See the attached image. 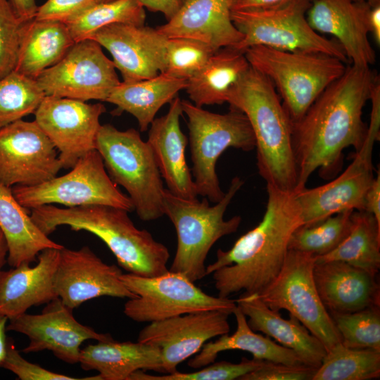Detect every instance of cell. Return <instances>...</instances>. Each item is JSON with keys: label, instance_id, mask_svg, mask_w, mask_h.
Segmentation results:
<instances>
[{"label": "cell", "instance_id": "cell-48", "mask_svg": "<svg viewBox=\"0 0 380 380\" xmlns=\"http://www.w3.org/2000/svg\"><path fill=\"white\" fill-rule=\"evenodd\" d=\"M16 15L23 20L34 19L38 6L35 0H8Z\"/></svg>", "mask_w": 380, "mask_h": 380}, {"label": "cell", "instance_id": "cell-10", "mask_svg": "<svg viewBox=\"0 0 380 380\" xmlns=\"http://www.w3.org/2000/svg\"><path fill=\"white\" fill-rule=\"evenodd\" d=\"M125 286L137 297L128 299L124 314L137 322H153L188 313L221 310L230 315L236 300L210 296L185 275L168 270L154 277L131 273L120 275Z\"/></svg>", "mask_w": 380, "mask_h": 380}, {"label": "cell", "instance_id": "cell-53", "mask_svg": "<svg viewBox=\"0 0 380 380\" xmlns=\"http://www.w3.org/2000/svg\"><path fill=\"white\" fill-rule=\"evenodd\" d=\"M113 0H95L96 3H101V2H108Z\"/></svg>", "mask_w": 380, "mask_h": 380}, {"label": "cell", "instance_id": "cell-5", "mask_svg": "<svg viewBox=\"0 0 380 380\" xmlns=\"http://www.w3.org/2000/svg\"><path fill=\"white\" fill-rule=\"evenodd\" d=\"M243 185L242 179L234 177L224 197L213 205L206 198L201 201L186 199L165 190L164 215L173 224L177 239L170 271L181 273L193 282L206 276L205 262L210 248L220 238L236 232L240 226L241 216L229 220H224V216Z\"/></svg>", "mask_w": 380, "mask_h": 380}, {"label": "cell", "instance_id": "cell-43", "mask_svg": "<svg viewBox=\"0 0 380 380\" xmlns=\"http://www.w3.org/2000/svg\"><path fill=\"white\" fill-rule=\"evenodd\" d=\"M317 369L305 364L265 361L261 367L246 374L240 380H312Z\"/></svg>", "mask_w": 380, "mask_h": 380}, {"label": "cell", "instance_id": "cell-41", "mask_svg": "<svg viewBox=\"0 0 380 380\" xmlns=\"http://www.w3.org/2000/svg\"><path fill=\"white\" fill-rule=\"evenodd\" d=\"M28 21L16 15L8 0H0V79L15 68Z\"/></svg>", "mask_w": 380, "mask_h": 380}, {"label": "cell", "instance_id": "cell-44", "mask_svg": "<svg viewBox=\"0 0 380 380\" xmlns=\"http://www.w3.org/2000/svg\"><path fill=\"white\" fill-rule=\"evenodd\" d=\"M96 3L95 0H47L38 6L34 19L65 23Z\"/></svg>", "mask_w": 380, "mask_h": 380}, {"label": "cell", "instance_id": "cell-29", "mask_svg": "<svg viewBox=\"0 0 380 380\" xmlns=\"http://www.w3.org/2000/svg\"><path fill=\"white\" fill-rule=\"evenodd\" d=\"M75 43L65 23L27 22L14 70L32 79L58 63Z\"/></svg>", "mask_w": 380, "mask_h": 380}, {"label": "cell", "instance_id": "cell-2", "mask_svg": "<svg viewBox=\"0 0 380 380\" xmlns=\"http://www.w3.org/2000/svg\"><path fill=\"white\" fill-rule=\"evenodd\" d=\"M267 202L261 221L227 251L218 249L206 267L218 296L243 291L260 293L277 276L289 251L293 232L303 225L294 193L267 185Z\"/></svg>", "mask_w": 380, "mask_h": 380}, {"label": "cell", "instance_id": "cell-9", "mask_svg": "<svg viewBox=\"0 0 380 380\" xmlns=\"http://www.w3.org/2000/svg\"><path fill=\"white\" fill-rule=\"evenodd\" d=\"M311 2L290 0L270 9L232 11V20L243 36L234 48L243 52L260 45L282 51L317 52L347 63L338 42L327 39L309 25L306 13Z\"/></svg>", "mask_w": 380, "mask_h": 380}, {"label": "cell", "instance_id": "cell-8", "mask_svg": "<svg viewBox=\"0 0 380 380\" xmlns=\"http://www.w3.org/2000/svg\"><path fill=\"white\" fill-rule=\"evenodd\" d=\"M187 118L192 177L198 196L215 203L224 196L216 163L229 148L250 151L255 148L254 134L246 115L231 108L224 114L212 113L182 100Z\"/></svg>", "mask_w": 380, "mask_h": 380}, {"label": "cell", "instance_id": "cell-20", "mask_svg": "<svg viewBox=\"0 0 380 380\" xmlns=\"http://www.w3.org/2000/svg\"><path fill=\"white\" fill-rule=\"evenodd\" d=\"M89 39L109 51L123 82L149 79L165 71L167 38L156 28L114 23L99 29Z\"/></svg>", "mask_w": 380, "mask_h": 380}, {"label": "cell", "instance_id": "cell-26", "mask_svg": "<svg viewBox=\"0 0 380 380\" xmlns=\"http://www.w3.org/2000/svg\"><path fill=\"white\" fill-rule=\"evenodd\" d=\"M254 331H260L293 350L305 365L318 367L327 353L322 343L295 317L283 318L267 306L257 293H243L236 300Z\"/></svg>", "mask_w": 380, "mask_h": 380}, {"label": "cell", "instance_id": "cell-33", "mask_svg": "<svg viewBox=\"0 0 380 380\" xmlns=\"http://www.w3.org/2000/svg\"><path fill=\"white\" fill-rule=\"evenodd\" d=\"M348 235L316 262L341 261L376 277L380 269V222L365 210H353Z\"/></svg>", "mask_w": 380, "mask_h": 380}, {"label": "cell", "instance_id": "cell-3", "mask_svg": "<svg viewBox=\"0 0 380 380\" xmlns=\"http://www.w3.org/2000/svg\"><path fill=\"white\" fill-rule=\"evenodd\" d=\"M128 211L107 205L61 208L45 205L30 210L35 224L49 236L58 227L89 232L101 239L128 273L154 277L167 272L168 248L146 229H138Z\"/></svg>", "mask_w": 380, "mask_h": 380}, {"label": "cell", "instance_id": "cell-14", "mask_svg": "<svg viewBox=\"0 0 380 380\" xmlns=\"http://www.w3.org/2000/svg\"><path fill=\"white\" fill-rule=\"evenodd\" d=\"M101 47L89 38L76 42L58 63L35 79L45 95L106 101L120 81Z\"/></svg>", "mask_w": 380, "mask_h": 380}, {"label": "cell", "instance_id": "cell-16", "mask_svg": "<svg viewBox=\"0 0 380 380\" xmlns=\"http://www.w3.org/2000/svg\"><path fill=\"white\" fill-rule=\"evenodd\" d=\"M62 168L56 148L35 120L23 119L0 129V183L33 186Z\"/></svg>", "mask_w": 380, "mask_h": 380}, {"label": "cell", "instance_id": "cell-19", "mask_svg": "<svg viewBox=\"0 0 380 380\" xmlns=\"http://www.w3.org/2000/svg\"><path fill=\"white\" fill-rule=\"evenodd\" d=\"M229 315L206 310L151 322L140 331L137 341L158 347L164 374L174 373L178 365L198 353L208 340L229 333Z\"/></svg>", "mask_w": 380, "mask_h": 380}, {"label": "cell", "instance_id": "cell-24", "mask_svg": "<svg viewBox=\"0 0 380 380\" xmlns=\"http://www.w3.org/2000/svg\"><path fill=\"white\" fill-rule=\"evenodd\" d=\"M313 277L329 314L347 313L380 305L376 277L341 261L315 262Z\"/></svg>", "mask_w": 380, "mask_h": 380}, {"label": "cell", "instance_id": "cell-51", "mask_svg": "<svg viewBox=\"0 0 380 380\" xmlns=\"http://www.w3.org/2000/svg\"><path fill=\"white\" fill-rule=\"evenodd\" d=\"M8 246L6 238L1 229H0V272L4 265L7 262Z\"/></svg>", "mask_w": 380, "mask_h": 380}, {"label": "cell", "instance_id": "cell-54", "mask_svg": "<svg viewBox=\"0 0 380 380\" xmlns=\"http://www.w3.org/2000/svg\"><path fill=\"white\" fill-rule=\"evenodd\" d=\"M311 1H312V0H311Z\"/></svg>", "mask_w": 380, "mask_h": 380}, {"label": "cell", "instance_id": "cell-30", "mask_svg": "<svg viewBox=\"0 0 380 380\" xmlns=\"http://www.w3.org/2000/svg\"><path fill=\"white\" fill-rule=\"evenodd\" d=\"M250 67L243 51L232 47L220 49L187 80L186 91L196 106L222 104Z\"/></svg>", "mask_w": 380, "mask_h": 380}, {"label": "cell", "instance_id": "cell-49", "mask_svg": "<svg viewBox=\"0 0 380 380\" xmlns=\"http://www.w3.org/2000/svg\"><path fill=\"white\" fill-rule=\"evenodd\" d=\"M367 25L369 34L373 37L376 44H380V5L370 6L367 14Z\"/></svg>", "mask_w": 380, "mask_h": 380}, {"label": "cell", "instance_id": "cell-25", "mask_svg": "<svg viewBox=\"0 0 380 380\" xmlns=\"http://www.w3.org/2000/svg\"><path fill=\"white\" fill-rule=\"evenodd\" d=\"M60 250L42 251L34 267L23 263L0 272V315L11 319L25 313L32 306L46 304L58 298L53 279Z\"/></svg>", "mask_w": 380, "mask_h": 380}, {"label": "cell", "instance_id": "cell-32", "mask_svg": "<svg viewBox=\"0 0 380 380\" xmlns=\"http://www.w3.org/2000/svg\"><path fill=\"white\" fill-rule=\"evenodd\" d=\"M232 314L236 322V329L234 334L230 336L223 334L215 341L206 342L201 350L189 360L190 367L198 369L205 367L215 362L220 352L229 350L246 351L253 355V358L265 361L289 365L304 364L293 350L254 331L237 305Z\"/></svg>", "mask_w": 380, "mask_h": 380}, {"label": "cell", "instance_id": "cell-35", "mask_svg": "<svg viewBox=\"0 0 380 380\" xmlns=\"http://www.w3.org/2000/svg\"><path fill=\"white\" fill-rule=\"evenodd\" d=\"M145 20L144 8L137 0H113L96 3L65 24L76 42L111 24L144 25Z\"/></svg>", "mask_w": 380, "mask_h": 380}, {"label": "cell", "instance_id": "cell-13", "mask_svg": "<svg viewBox=\"0 0 380 380\" xmlns=\"http://www.w3.org/2000/svg\"><path fill=\"white\" fill-rule=\"evenodd\" d=\"M13 194L25 208L60 204L64 208L107 205L131 212L128 196L120 191L109 177L96 149L82 157L71 170L33 186H13Z\"/></svg>", "mask_w": 380, "mask_h": 380}, {"label": "cell", "instance_id": "cell-6", "mask_svg": "<svg viewBox=\"0 0 380 380\" xmlns=\"http://www.w3.org/2000/svg\"><path fill=\"white\" fill-rule=\"evenodd\" d=\"M243 53L251 67L267 77L277 89L292 122L303 116L347 67L341 59L317 52L282 51L258 45Z\"/></svg>", "mask_w": 380, "mask_h": 380}, {"label": "cell", "instance_id": "cell-37", "mask_svg": "<svg viewBox=\"0 0 380 380\" xmlns=\"http://www.w3.org/2000/svg\"><path fill=\"white\" fill-rule=\"evenodd\" d=\"M45 94L36 80L13 70L0 79V129L34 113Z\"/></svg>", "mask_w": 380, "mask_h": 380}, {"label": "cell", "instance_id": "cell-50", "mask_svg": "<svg viewBox=\"0 0 380 380\" xmlns=\"http://www.w3.org/2000/svg\"><path fill=\"white\" fill-rule=\"evenodd\" d=\"M8 318L0 315V362L4 359L7 347V340L6 337V323Z\"/></svg>", "mask_w": 380, "mask_h": 380}, {"label": "cell", "instance_id": "cell-17", "mask_svg": "<svg viewBox=\"0 0 380 380\" xmlns=\"http://www.w3.org/2000/svg\"><path fill=\"white\" fill-rule=\"evenodd\" d=\"M6 330L26 335L28 345L25 353L50 350L61 360L79 362L82 343L89 339L107 341L113 338L109 334L96 331L77 322L72 310L65 305L58 297L48 303L41 313L22 314L8 319Z\"/></svg>", "mask_w": 380, "mask_h": 380}, {"label": "cell", "instance_id": "cell-23", "mask_svg": "<svg viewBox=\"0 0 380 380\" xmlns=\"http://www.w3.org/2000/svg\"><path fill=\"white\" fill-rule=\"evenodd\" d=\"M232 0H182L177 13L156 30L167 38L203 42L215 51L234 47L243 39L231 18Z\"/></svg>", "mask_w": 380, "mask_h": 380}, {"label": "cell", "instance_id": "cell-21", "mask_svg": "<svg viewBox=\"0 0 380 380\" xmlns=\"http://www.w3.org/2000/svg\"><path fill=\"white\" fill-rule=\"evenodd\" d=\"M370 6L360 0H312L306 17L317 32L334 37L353 65L370 67L376 62L367 25Z\"/></svg>", "mask_w": 380, "mask_h": 380}, {"label": "cell", "instance_id": "cell-31", "mask_svg": "<svg viewBox=\"0 0 380 380\" xmlns=\"http://www.w3.org/2000/svg\"><path fill=\"white\" fill-rule=\"evenodd\" d=\"M187 80L165 73L132 82H120L106 102L117 106V111L127 112L137 120L141 132L148 129L158 110L170 103L179 91L185 89Z\"/></svg>", "mask_w": 380, "mask_h": 380}, {"label": "cell", "instance_id": "cell-12", "mask_svg": "<svg viewBox=\"0 0 380 380\" xmlns=\"http://www.w3.org/2000/svg\"><path fill=\"white\" fill-rule=\"evenodd\" d=\"M315 262L312 254L289 250L277 276L258 295L270 309L288 311L328 350L341 343V338L316 288Z\"/></svg>", "mask_w": 380, "mask_h": 380}, {"label": "cell", "instance_id": "cell-15", "mask_svg": "<svg viewBox=\"0 0 380 380\" xmlns=\"http://www.w3.org/2000/svg\"><path fill=\"white\" fill-rule=\"evenodd\" d=\"M106 110L100 103L45 96L34 113V120L59 151L62 168H72L96 149L99 119Z\"/></svg>", "mask_w": 380, "mask_h": 380}, {"label": "cell", "instance_id": "cell-40", "mask_svg": "<svg viewBox=\"0 0 380 380\" xmlns=\"http://www.w3.org/2000/svg\"><path fill=\"white\" fill-rule=\"evenodd\" d=\"M265 362L243 357L239 363L224 360L213 362L196 372L183 373L177 371L163 375H153L139 370L130 376L129 380H240L246 374L261 367Z\"/></svg>", "mask_w": 380, "mask_h": 380}, {"label": "cell", "instance_id": "cell-1", "mask_svg": "<svg viewBox=\"0 0 380 380\" xmlns=\"http://www.w3.org/2000/svg\"><path fill=\"white\" fill-rule=\"evenodd\" d=\"M379 78L370 67L347 65L343 74L292 122L297 168L294 191L305 187L315 170L324 179L334 178L343 165V150L353 147L357 151L362 147L367 132L363 108Z\"/></svg>", "mask_w": 380, "mask_h": 380}, {"label": "cell", "instance_id": "cell-7", "mask_svg": "<svg viewBox=\"0 0 380 380\" xmlns=\"http://www.w3.org/2000/svg\"><path fill=\"white\" fill-rule=\"evenodd\" d=\"M96 149L109 177L127 191L141 220H155L164 215L165 189L162 177L148 144L137 130L120 131L112 125H101Z\"/></svg>", "mask_w": 380, "mask_h": 380}, {"label": "cell", "instance_id": "cell-36", "mask_svg": "<svg viewBox=\"0 0 380 380\" xmlns=\"http://www.w3.org/2000/svg\"><path fill=\"white\" fill-rule=\"evenodd\" d=\"M353 210L333 215L316 224L298 227L291 234L289 250L322 256L332 251L348 235Z\"/></svg>", "mask_w": 380, "mask_h": 380}, {"label": "cell", "instance_id": "cell-11", "mask_svg": "<svg viewBox=\"0 0 380 380\" xmlns=\"http://www.w3.org/2000/svg\"><path fill=\"white\" fill-rule=\"evenodd\" d=\"M365 140L343 173L324 185L294 191L303 225L319 222L346 210H364L365 194L374 179L372 153L380 137V96L374 94Z\"/></svg>", "mask_w": 380, "mask_h": 380}, {"label": "cell", "instance_id": "cell-42", "mask_svg": "<svg viewBox=\"0 0 380 380\" xmlns=\"http://www.w3.org/2000/svg\"><path fill=\"white\" fill-rule=\"evenodd\" d=\"M0 367L11 371L20 380H102L99 374L77 378L47 370L25 360L14 344L8 341L6 355L0 362Z\"/></svg>", "mask_w": 380, "mask_h": 380}, {"label": "cell", "instance_id": "cell-27", "mask_svg": "<svg viewBox=\"0 0 380 380\" xmlns=\"http://www.w3.org/2000/svg\"><path fill=\"white\" fill-rule=\"evenodd\" d=\"M79 363L84 370H96L102 380H129L139 370L164 373L160 349L137 341H98L81 350Z\"/></svg>", "mask_w": 380, "mask_h": 380}, {"label": "cell", "instance_id": "cell-47", "mask_svg": "<svg viewBox=\"0 0 380 380\" xmlns=\"http://www.w3.org/2000/svg\"><path fill=\"white\" fill-rule=\"evenodd\" d=\"M149 11L162 13L170 20L178 11L182 0H137Z\"/></svg>", "mask_w": 380, "mask_h": 380}, {"label": "cell", "instance_id": "cell-34", "mask_svg": "<svg viewBox=\"0 0 380 380\" xmlns=\"http://www.w3.org/2000/svg\"><path fill=\"white\" fill-rule=\"evenodd\" d=\"M380 376V350L338 343L327 350L312 380H370Z\"/></svg>", "mask_w": 380, "mask_h": 380}, {"label": "cell", "instance_id": "cell-52", "mask_svg": "<svg viewBox=\"0 0 380 380\" xmlns=\"http://www.w3.org/2000/svg\"><path fill=\"white\" fill-rule=\"evenodd\" d=\"M362 1L367 2L371 6H376L380 5V0H360Z\"/></svg>", "mask_w": 380, "mask_h": 380}, {"label": "cell", "instance_id": "cell-46", "mask_svg": "<svg viewBox=\"0 0 380 380\" xmlns=\"http://www.w3.org/2000/svg\"><path fill=\"white\" fill-rule=\"evenodd\" d=\"M290 0H232L231 10L259 11L273 8L283 5Z\"/></svg>", "mask_w": 380, "mask_h": 380}, {"label": "cell", "instance_id": "cell-18", "mask_svg": "<svg viewBox=\"0 0 380 380\" xmlns=\"http://www.w3.org/2000/svg\"><path fill=\"white\" fill-rule=\"evenodd\" d=\"M122 274L118 266L104 262L88 246L78 250L63 247L54 275V291L71 310L101 296L137 298L120 279Z\"/></svg>", "mask_w": 380, "mask_h": 380}, {"label": "cell", "instance_id": "cell-22", "mask_svg": "<svg viewBox=\"0 0 380 380\" xmlns=\"http://www.w3.org/2000/svg\"><path fill=\"white\" fill-rule=\"evenodd\" d=\"M182 113V100L176 96L168 112L150 125L146 141L167 190L178 197L196 199L198 194L185 155L188 141L180 126Z\"/></svg>", "mask_w": 380, "mask_h": 380}, {"label": "cell", "instance_id": "cell-28", "mask_svg": "<svg viewBox=\"0 0 380 380\" xmlns=\"http://www.w3.org/2000/svg\"><path fill=\"white\" fill-rule=\"evenodd\" d=\"M0 229L7 242V262L11 267L34 262L45 249L64 247L39 229L31 218L30 210L15 198L12 188L1 183Z\"/></svg>", "mask_w": 380, "mask_h": 380}, {"label": "cell", "instance_id": "cell-4", "mask_svg": "<svg viewBox=\"0 0 380 380\" xmlns=\"http://www.w3.org/2000/svg\"><path fill=\"white\" fill-rule=\"evenodd\" d=\"M227 103L248 120L255 140L258 173L267 185L293 192L297 168L292 122L272 82L250 67L229 94Z\"/></svg>", "mask_w": 380, "mask_h": 380}, {"label": "cell", "instance_id": "cell-39", "mask_svg": "<svg viewBox=\"0 0 380 380\" xmlns=\"http://www.w3.org/2000/svg\"><path fill=\"white\" fill-rule=\"evenodd\" d=\"M207 44L191 38H167L166 65L163 73L188 80L196 74L215 52Z\"/></svg>", "mask_w": 380, "mask_h": 380}, {"label": "cell", "instance_id": "cell-45", "mask_svg": "<svg viewBox=\"0 0 380 380\" xmlns=\"http://www.w3.org/2000/svg\"><path fill=\"white\" fill-rule=\"evenodd\" d=\"M364 210L374 215L380 222V170L368 188L364 198Z\"/></svg>", "mask_w": 380, "mask_h": 380}, {"label": "cell", "instance_id": "cell-38", "mask_svg": "<svg viewBox=\"0 0 380 380\" xmlns=\"http://www.w3.org/2000/svg\"><path fill=\"white\" fill-rule=\"evenodd\" d=\"M379 306L330 314L344 346L380 350Z\"/></svg>", "mask_w": 380, "mask_h": 380}]
</instances>
